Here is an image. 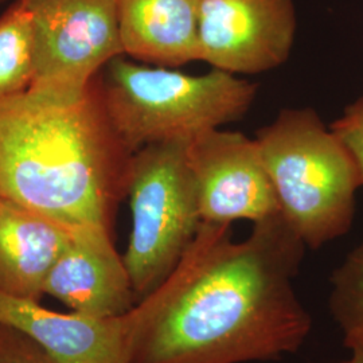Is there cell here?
Returning a JSON list of instances; mask_svg holds the SVG:
<instances>
[{
    "label": "cell",
    "mask_w": 363,
    "mask_h": 363,
    "mask_svg": "<svg viewBox=\"0 0 363 363\" xmlns=\"http://www.w3.org/2000/svg\"><path fill=\"white\" fill-rule=\"evenodd\" d=\"M100 81L109 116L132 152L241 120L259 88L218 69L193 76L127 55L105 66Z\"/></svg>",
    "instance_id": "obj_3"
},
{
    "label": "cell",
    "mask_w": 363,
    "mask_h": 363,
    "mask_svg": "<svg viewBox=\"0 0 363 363\" xmlns=\"http://www.w3.org/2000/svg\"><path fill=\"white\" fill-rule=\"evenodd\" d=\"M43 294L74 312L96 318L124 315L139 301L124 259L113 245L112 232L104 228L73 232L45 281Z\"/></svg>",
    "instance_id": "obj_10"
},
{
    "label": "cell",
    "mask_w": 363,
    "mask_h": 363,
    "mask_svg": "<svg viewBox=\"0 0 363 363\" xmlns=\"http://www.w3.org/2000/svg\"><path fill=\"white\" fill-rule=\"evenodd\" d=\"M328 128L351 156L363 187V96L349 105Z\"/></svg>",
    "instance_id": "obj_15"
},
{
    "label": "cell",
    "mask_w": 363,
    "mask_h": 363,
    "mask_svg": "<svg viewBox=\"0 0 363 363\" xmlns=\"http://www.w3.org/2000/svg\"><path fill=\"white\" fill-rule=\"evenodd\" d=\"M133 154L109 116L100 74L73 101L25 93L0 104V195L70 230L112 232Z\"/></svg>",
    "instance_id": "obj_2"
},
{
    "label": "cell",
    "mask_w": 363,
    "mask_h": 363,
    "mask_svg": "<svg viewBox=\"0 0 363 363\" xmlns=\"http://www.w3.org/2000/svg\"><path fill=\"white\" fill-rule=\"evenodd\" d=\"M347 363H354V362H351V361H349V362H347Z\"/></svg>",
    "instance_id": "obj_18"
},
{
    "label": "cell",
    "mask_w": 363,
    "mask_h": 363,
    "mask_svg": "<svg viewBox=\"0 0 363 363\" xmlns=\"http://www.w3.org/2000/svg\"><path fill=\"white\" fill-rule=\"evenodd\" d=\"M73 232L7 198H0V292L15 298H42L54 264Z\"/></svg>",
    "instance_id": "obj_11"
},
{
    "label": "cell",
    "mask_w": 363,
    "mask_h": 363,
    "mask_svg": "<svg viewBox=\"0 0 363 363\" xmlns=\"http://www.w3.org/2000/svg\"><path fill=\"white\" fill-rule=\"evenodd\" d=\"M201 0H118L124 54L147 65L198 61Z\"/></svg>",
    "instance_id": "obj_12"
},
{
    "label": "cell",
    "mask_w": 363,
    "mask_h": 363,
    "mask_svg": "<svg viewBox=\"0 0 363 363\" xmlns=\"http://www.w3.org/2000/svg\"><path fill=\"white\" fill-rule=\"evenodd\" d=\"M189 143L150 144L132 156L127 186L132 230L123 259L139 300L174 272L202 225Z\"/></svg>",
    "instance_id": "obj_5"
},
{
    "label": "cell",
    "mask_w": 363,
    "mask_h": 363,
    "mask_svg": "<svg viewBox=\"0 0 363 363\" xmlns=\"http://www.w3.org/2000/svg\"><path fill=\"white\" fill-rule=\"evenodd\" d=\"M3 1H4V0H0V3H3Z\"/></svg>",
    "instance_id": "obj_17"
},
{
    "label": "cell",
    "mask_w": 363,
    "mask_h": 363,
    "mask_svg": "<svg viewBox=\"0 0 363 363\" xmlns=\"http://www.w3.org/2000/svg\"><path fill=\"white\" fill-rule=\"evenodd\" d=\"M0 363H54L35 342L21 331L0 325Z\"/></svg>",
    "instance_id": "obj_16"
},
{
    "label": "cell",
    "mask_w": 363,
    "mask_h": 363,
    "mask_svg": "<svg viewBox=\"0 0 363 363\" xmlns=\"http://www.w3.org/2000/svg\"><path fill=\"white\" fill-rule=\"evenodd\" d=\"M0 325L25 334L54 363H130L136 312L133 307L108 318L61 313L0 292Z\"/></svg>",
    "instance_id": "obj_9"
},
{
    "label": "cell",
    "mask_w": 363,
    "mask_h": 363,
    "mask_svg": "<svg viewBox=\"0 0 363 363\" xmlns=\"http://www.w3.org/2000/svg\"><path fill=\"white\" fill-rule=\"evenodd\" d=\"M333 284L331 308L351 350L350 361L363 363V244L337 268Z\"/></svg>",
    "instance_id": "obj_14"
},
{
    "label": "cell",
    "mask_w": 363,
    "mask_h": 363,
    "mask_svg": "<svg viewBox=\"0 0 363 363\" xmlns=\"http://www.w3.org/2000/svg\"><path fill=\"white\" fill-rule=\"evenodd\" d=\"M0 198H1V195H0Z\"/></svg>",
    "instance_id": "obj_19"
},
{
    "label": "cell",
    "mask_w": 363,
    "mask_h": 363,
    "mask_svg": "<svg viewBox=\"0 0 363 363\" xmlns=\"http://www.w3.org/2000/svg\"><path fill=\"white\" fill-rule=\"evenodd\" d=\"M280 213L306 247L347 233L361 187L349 152L312 108H286L255 138Z\"/></svg>",
    "instance_id": "obj_4"
},
{
    "label": "cell",
    "mask_w": 363,
    "mask_h": 363,
    "mask_svg": "<svg viewBox=\"0 0 363 363\" xmlns=\"http://www.w3.org/2000/svg\"><path fill=\"white\" fill-rule=\"evenodd\" d=\"M31 19L35 77L27 91L73 101L113 58L125 55L118 0H19Z\"/></svg>",
    "instance_id": "obj_6"
},
{
    "label": "cell",
    "mask_w": 363,
    "mask_h": 363,
    "mask_svg": "<svg viewBox=\"0 0 363 363\" xmlns=\"http://www.w3.org/2000/svg\"><path fill=\"white\" fill-rule=\"evenodd\" d=\"M306 244L281 213L244 241L202 222L174 272L135 306L130 363H244L295 352L311 330L294 280Z\"/></svg>",
    "instance_id": "obj_1"
},
{
    "label": "cell",
    "mask_w": 363,
    "mask_h": 363,
    "mask_svg": "<svg viewBox=\"0 0 363 363\" xmlns=\"http://www.w3.org/2000/svg\"><path fill=\"white\" fill-rule=\"evenodd\" d=\"M189 162L194 175L202 222L267 220L280 205L255 139L237 130H206L190 139Z\"/></svg>",
    "instance_id": "obj_8"
},
{
    "label": "cell",
    "mask_w": 363,
    "mask_h": 363,
    "mask_svg": "<svg viewBox=\"0 0 363 363\" xmlns=\"http://www.w3.org/2000/svg\"><path fill=\"white\" fill-rule=\"evenodd\" d=\"M294 0H201L198 61L232 74L286 64L294 49Z\"/></svg>",
    "instance_id": "obj_7"
},
{
    "label": "cell",
    "mask_w": 363,
    "mask_h": 363,
    "mask_svg": "<svg viewBox=\"0 0 363 363\" xmlns=\"http://www.w3.org/2000/svg\"><path fill=\"white\" fill-rule=\"evenodd\" d=\"M35 77L31 19L15 0L0 16V104L30 91Z\"/></svg>",
    "instance_id": "obj_13"
}]
</instances>
